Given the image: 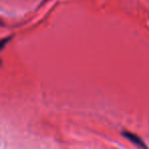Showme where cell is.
I'll return each instance as SVG.
<instances>
[{
  "label": "cell",
  "mask_w": 149,
  "mask_h": 149,
  "mask_svg": "<svg viewBox=\"0 0 149 149\" xmlns=\"http://www.w3.org/2000/svg\"><path fill=\"white\" fill-rule=\"evenodd\" d=\"M124 136L126 137V138H128L130 141H132L133 143H135V144H137V145H139V146H140V147H142V148H144V149H148L146 146H145V144H144V143H143V141L141 140V139L139 138L138 136H136V135L132 134V133L125 132V133H124Z\"/></svg>",
  "instance_id": "1"
}]
</instances>
